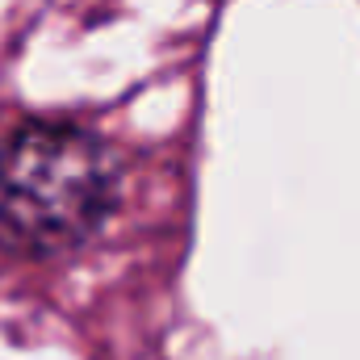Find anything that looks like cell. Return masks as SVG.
<instances>
[{"label":"cell","instance_id":"cell-1","mask_svg":"<svg viewBox=\"0 0 360 360\" xmlns=\"http://www.w3.org/2000/svg\"><path fill=\"white\" fill-rule=\"evenodd\" d=\"M113 147L80 122H25L0 147V248L51 260L84 248L117 210Z\"/></svg>","mask_w":360,"mask_h":360}]
</instances>
